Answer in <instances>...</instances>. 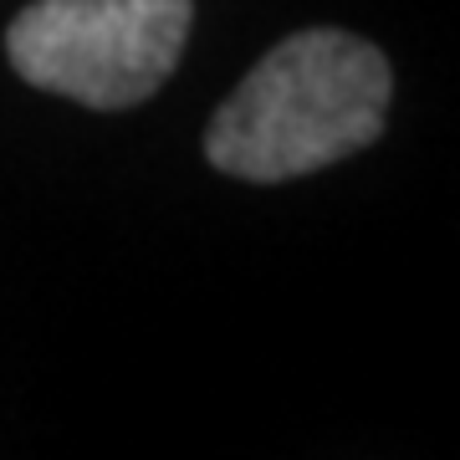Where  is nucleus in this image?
<instances>
[{"mask_svg":"<svg viewBox=\"0 0 460 460\" xmlns=\"http://www.w3.org/2000/svg\"><path fill=\"white\" fill-rule=\"evenodd\" d=\"M389 57L338 26L266 51L205 128V159L246 184H281L368 148L389 118Z\"/></svg>","mask_w":460,"mask_h":460,"instance_id":"1","label":"nucleus"},{"mask_svg":"<svg viewBox=\"0 0 460 460\" xmlns=\"http://www.w3.org/2000/svg\"><path fill=\"white\" fill-rule=\"evenodd\" d=\"M190 21V0H31L5 31V57L21 83L118 113L169 83Z\"/></svg>","mask_w":460,"mask_h":460,"instance_id":"2","label":"nucleus"}]
</instances>
